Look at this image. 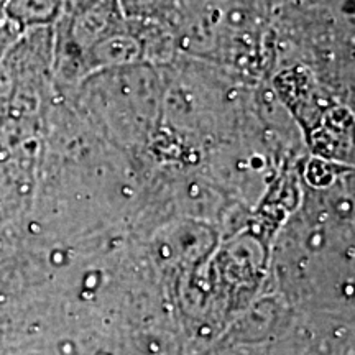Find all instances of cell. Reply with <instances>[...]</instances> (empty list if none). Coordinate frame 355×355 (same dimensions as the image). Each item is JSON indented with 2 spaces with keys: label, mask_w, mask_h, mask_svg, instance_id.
I'll return each mask as SVG.
<instances>
[{
  "label": "cell",
  "mask_w": 355,
  "mask_h": 355,
  "mask_svg": "<svg viewBox=\"0 0 355 355\" xmlns=\"http://www.w3.org/2000/svg\"><path fill=\"white\" fill-rule=\"evenodd\" d=\"M63 8L64 0H3L2 13L20 32H26L53 26Z\"/></svg>",
  "instance_id": "6da1fadb"
}]
</instances>
